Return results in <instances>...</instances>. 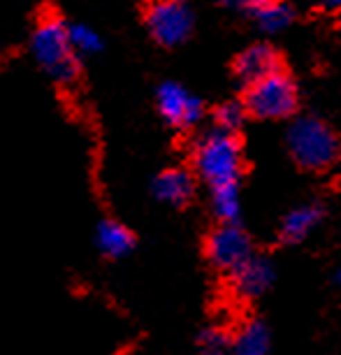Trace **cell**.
<instances>
[{"instance_id":"obj_1","label":"cell","mask_w":341,"mask_h":355,"mask_svg":"<svg viewBox=\"0 0 341 355\" xmlns=\"http://www.w3.org/2000/svg\"><path fill=\"white\" fill-rule=\"evenodd\" d=\"M30 51L53 82L70 84L77 77V53L70 42V26L58 17H46L37 24L30 37Z\"/></svg>"},{"instance_id":"obj_2","label":"cell","mask_w":341,"mask_h":355,"mask_svg":"<svg viewBox=\"0 0 341 355\" xmlns=\"http://www.w3.org/2000/svg\"><path fill=\"white\" fill-rule=\"evenodd\" d=\"M198 177L211 186H230L239 182L242 174V146H239L235 132L211 130L200 137L193 153Z\"/></svg>"},{"instance_id":"obj_3","label":"cell","mask_w":341,"mask_h":355,"mask_svg":"<svg viewBox=\"0 0 341 355\" xmlns=\"http://www.w3.org/2000/svg\"><path fill=\"white\" fill-rule=\"evenodd\" d=\"M286 139H288L290 156L306 170H323L334 163L339 153L337 135L313 116H302L292 121Z\"/></svg>"},{"instance_id":"obj_4","label":"cell","mask_w":341,"mask_h":355,"mask_svg":"<svg viewBox=\"0 0 341 355\" xmlns=\"http://www.w3.org/2000/svg\"><path fill=\"white\" fill-rule=\"evenodd\" d=\"M244 107L256 119H288L297 110V89L288 75L277 70L249 84Z\"/></svg>"},{"instance_id":"obj_5","label":"cell","mask_w":341,"mask_h":355,"mask_svg":"<svg viewBox=\"0 0 341 355\" xmlns=\"http://www.w3.org/2000/svg\"><path fill=\"white\" fill-rule=\"evenodd\" d=\"M207 260L218 272L232 274L253 256L251 237L237 223H220L204 244Z\"/></svg>"},{"instance_id":"obj_6","label":"cell","mask_w":341,"mask_h":355,"mask_svg":"<svg viewBox=\"0 0 341 355\" xmlns=\"http://www.w3.org/2000/svg\"><path fill=\"white\" fill-rule=\"evenodd\" d=\"M151 35L165 46L182 44L193 31V12L184 0H153L146 10Z\"/></svg>"},{"instance_id":"obj_7","label":"cell","mask_w":341,"mask_h":355,"mask_svg":"<svg viewBox=\"0 0 341 355\" xmlns=\"http://www.w3.org/2000/svg\"><path fill=\"white\" fill-rule=\"evenodd\" d=\"M158 112L175 128H193L202 119V103L200 98L186 91L184 86L167 82L158 89Z\"/></svg>"},{"instance_id":"obj_8","label":"cell","mask_w":341,"mask_h":355,"mask_svg":"<svg viewBox=\"0 0 341 355\" xmlns=\"http://www.w3.org/2000/svg\"><path fill=\"white\" fill-rule=\"evenodd\" d=\"M232 277V286L239 297L244 300H256L260 295H265L272 288L274 279H277V270H274V263L265 256H253L246 260V263L230 274Z\"/></svg>"},{"instance_id":"obj_9","label":"cell","mask_w":341,"mask_h":355,"mask_svg":"<svg viewBox=\"0 0 341 355\" xmlns=\"http://www.w3.org/2000/svg\"><path fill=\"white\" fill-rule=\"evenodd\" d=\"M193 193H195V179L182 167L165 170L153 179V196L165 205L182 207L193 198Z\"/></svg>"},{"instance_id":"obj_10","label":"cell","mask_w":341,"mask_h":355,"mask_svg":"<svg viewBox=\"0 0 341 355\" xmlns=\"http://www.w3.org/2000/svg\"><path fill=\"white\" fill-rule=\"evenodd\" d=\"M96 246L105 258L110 260H121L130 256V251L135 249V234L119 220L105 218L98 223L96 230Z\"/></svg>"},{"instance_id":"obj_11","label":"cell","mask_w":341,"mask_h":355,"mask_svg":"<svg viewBox=\"0 0 341 355\" xmlns=\"http://www.w3.org/2000/svg\"><path fill=\"white\" fill-rule=\"evenodd\" d=\"M235 70L242 82L253 84V82H258V79L277 72L279 58L267 44H253L246 51H242V56H239L235 63Z\"/></svg>"},{"instance_id":"obj_12","label":"cell","mask_w":341,"mask_h":355,"mask_svg":"<svg viewBox=\"0 0 341 355\" xmlns=\"http://www.w3.org/2000/svg\"><path fill=\"white\" fill-rule=\"evenodd\" d=\"M323 218V209L320 205H302L297 209L288 211V216L283 218L279 230V237L283 244H299L309 234L316 230V225Z\"/></svg>"},{"instance_id":"obj_13","label":"cell","mask_w":341,"mask_h":355,"mask_svg":"<svg viewBox=\"0 0 341 355\" xmlns=\"http://www.w3.org/2000/svg\"><path fill=\"white\" fill-rule=\"evenodd\" d=\"M270 327L260 318L246 320L230 341V355H270Z\"/></svg>"},{"instance_id":"obj_14","label":"cell","mask_w":341,"mask_h":355,"mask_svg":"<svg viewBox=\"0 0 341 355\" xmlns=\"http://www.w3.org/2000/svg\"><path fill=\"white\" fill-rule=\"evenodd\" d=\"M258 26L267 33H279L292 21V10L283 0H242Z\"/></svg>"},{"instance_id":"obj_15","label":"cell","mask_w":341,"mask_h":355,"mask_svg":"<svg viewBox=\"0 0 341 355\" xmlns=\"http://www.w3.org/2000/svg\"><path fill=\"white\" fill-rule=\"evenodd\" d=\"M211 209L220 223H237L242 214V200H239V186H218L211 189Z\"/></svg>"},{"instance_id":"obj_16","label":"cell","mask_w":341,"mask_h":355,"mask_svg":"<svg viewBox=\"0 0 341 355\" xmlns=\"http://www.w3.org/2000/svg\"><path fill=\"white\" fill-rule=\"evenodd\" d=\"M70 42H72V49H75L77 56H91V53L100 51V46H103L98 33L84 24L70 26Z\"/></svg>"},{"instance_id":"obj_17","label":"cell","mask_w":341,"mask_h":355,"mask_svg":"<svg viewBox=\"0 0 341 355\" xmlns=\"http://www.w3.org/2000/svg\"><path fill=\"white\" fill-rule=\"evenodd\" d=\"M244 116H246V107L239 103H223L216 112H213L216 128L225 130V132H235L239 125L244 123Z\"/></svg>"},{"instance_id":"obj_18","label":"cell","mask_w":341,"mask_h":355,"mask_svg":"<svg viewBox=\"0 0 341 355\" xmlns=\"http://www.w3.org/2000/svg\"><path fill=\"white\" fill-rule=\"evenodd\" d=\"M200 344H202V348H200L198 355H227L225 353L227 339H225L223 332L216 330V327H211V330H204L202 337H200Z\"/></svg>"},{"instance_id":"obj_19","label":"cell","mask_w":341,"mask_h":355,"mask_svg":"<svg viewBox=\"0 0 341 355\" xmlns=\"http://www.w3.org/2000/svg\"><path fill=\"white\" fill-rule=\"evenodd\" d=\"M311 3L325 10H341V0H311Z\"/></svg>"},{"instance_id":"obj_20","label":"cell","mask_w":341,"mask_h":355,"mask_svg":"<svg viewBox=\"0 0 341 355\" xmlns=\"http://www.w3.org/2000/svg\"><path fill=\"white\" fill-rule=\"evenodd\" d=\"M337 284H339V286H341V270H339V272H337Z\"/></svg>"},{"instance_id":"obj_21","label":"cell","mask_w":341,"mask_h":355,"mask_svg":"<svg viewBox=\"0 0 341 355\" xmlns=\"http://www.w3.org/2000/svg\"><path fill=\"white\" fill-rule=\"evenodd\" d=\"M223 3H242V0H223Z\"/></svg>"}]
</instances>
